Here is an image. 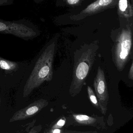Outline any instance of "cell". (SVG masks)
I'll list each match as a JSON object with an SVG mask.
<instances>
[{"label":"cell","mask_w":133,"mask_h":133,"mask_svg":"<svg viewBox=\"0 0 133 133\" xmlns=\"http://www.w3.org/2000/svg\"><path fill=\"white\" fill-rule=\"evenodd\" d=\"M96 1H97V0H96Z\"/></svg>","instance_id":"18"},{"label":"cell","mask_w":133,"mask_h":133,"mask_svg":"<svg viewBox=\"0 0 133 133\" xmlns=\"http://www.w3.org/2000/svg\"><path fill=\"white\" fill-rule=\"evenodd\" d=\"M50 132L53 133H60L61 132V130L58 128H55V129H53L52 131Z\"/></svg>","instance_id":"16"},{"label":"cell","mask_w":133,"mask_h":133,"mask_svg":"<svg viewBox=\"0 0 133 133\" xmlns=\"http://www.w3.org/2000/svg\"><path fill=\"white\" fill-rule=\"evenodd\" d=\"M57 41H50L43 49L35 67L28 78L23 90V96L27 97L45 82L53 78V64L56 48Z\"/></svg>","instance_id":"1"},{"label":"cell","mask_w":133,"mask_h":133,"mask_svg":"<svg viewBox=\"0 0 133 133\" xmlns=\"http://www.w3.org/2000/svg\"><path fill=\"white\" fill-rule=\"evenodd\" d=\"M0 33L11 35L27 41L34 39L40 35L35 25L24 19L6 21L0 19Z\"/></svg>","instance_id":"3"},{"label":"cell","mask_w":133,"mask_h":133,"mask_svg":"<svg viewBox=\"0 0 133 133\" xmlns=\"http://www.w3.org/2000/svg\"><path fill=\"white\" fill-rule=\"evenodd\" d=\"M73 117L75 121L80 124L92 125L96 122V119L95 118L87 115L74 114Z\"/></svg>","instance_id":"10"},{"label":"cell","mask_w":133,"mask_h":133,"mask_svg":"<svg viewBox=\"0 0 133 133\" xmlns=\"http://www.w3.org/2000/svg\"><path fill=\"white\" fill-rule=\"evenodd\" d=\"M49 104L47 100L40 99L33 102L26 107L16 112L10 119V122L24 120L31 118L39 112Z\"/></svg>","instance_id":"6"},{"label":"cell","mask_w":133,"mask_h":133,"mask_svg":"<svg viewBox=\"0 0 133 133\" xmlns=\"http://www.w3.org/2000/svg\"><path fill=\"white\" fill-rule=\"evenodd\" d=\"M83 0H65L68 5L71 6H77L81 3Z\"/></svg>","instance_id":"12"},{"label":"cell","mask_w":133,"mask_h":133,"mask_svg":"<svg viewBox=\"0 0 133 133\" xmlns=\"http://www.w3.org/2000/svg\"><path fill=\"white\" fill-rule=\"evenodd\" d=\"M132 31L130 27L123 29L118 36L114 46L113 59L119 71H122L128 62L132 45Z\"/></svg>","instance_id":"4"},{"label":"cell","mask_w":133,"mask_h":133,"mask_svg":"<svg viewBox=\"0 0 133 133\" xmlns=\"http://www.w3.org/2000/svg\"><path fill=\"white\" fill-rule=\"evenodd\" d=\"M97 45L84 46L75 54L73 78L69 89L72 97L81 92L95 60Z\"/></svg>","instance_id":"2"},{"label":"cell","mask_w":133,"mask_h":133,"mask_svg":"<svg viewBox=\"0 0 133 133\" xmlns=\"http://www.w3.org/2000/svg\"><path fill=\"white\" fill-rule=\"evenodd\" d=\"M118 3V0H97L88 6L78 14L72 16L71 19L74 20H81L87 16L114 7L117 5Z\"/></svg>","instance_id":"7"},{"label":"cell","mask_w":133,"mask_h":133,"mask_svg":"<svg viewBox=\"0 0 133 133\" xmlns=\"http://www.w3.org/2000/svg\"><path fill=\"white\" fill-rule=\"evenodd\" d=\"M87 90L89 97L91 102L95 107L100 110V107L98 101L92 89L90 86H88Z\"/></svg>","instance_id":"11"},{"label":"cell","mask_w":133,"mask_h":133,"mask_svg":"<svg viewBox=\"0 0 133 133\" xmlns=\"http://www.w3.org/2000/svg\"><path fill=\"white\" fill-rule=\"evenodd\" d=\"M118 10L119 15L121 17L129 18L133 15V7L130 0H118Z\"/></svg>","instance_id":"8"},{"label":"cell","mask_w":133,"mask_h":133,"mask_svg":"<svg viewBox=\"0 0 133 133\" xmlns=\"http://www.w3.org/2000/svg\"><path fill=\"white\" fill-rule=\"evenodd\" d=\"M93 85L98 98L100 111L102 114L105 115L107 111V106L109 102V92L105 73L100 66L98 67Z\"/></svg>","instance_id":"5"},{"label":"cell","mask_w":133,"mask_h":133,"mask_svg":"<svg viewBox=\"0 0 133 133\" xmlns=\"http://www.w3.org/2000/svg\"><path fill=\"white\" fill-rule=\"evenodd\" d=\"M19 65L16 62L10 61L0 56V69L6 74L15 72L18 70Z\"/></svg>","instance_id":"9"},{"label":"cell","mask_w":133,"mask_h":133,"mask_svg":"<svg viewBox=\"0 0 133 133\" xmlns=\"http://www.w3.org/2000/svg\"><path fill=\"white\" fill-rule=\"evenodd\" d=\"M33 1L36 3H39L41 2H42L43 0H33Z\"/></svg>","instance_id":"17"},{"label":"cell","mask_w":133,"mask_h":133,"mask_svg":"<svg viewBox=\"0 0 133 133\" xmlns=\"http://www.w3.org/2000/svg\"><path fill=\"white\" fill-rule=\"evenodd\" d=\"M65 120L64 119H60L56 124L53 126L52 128L55 129V128H59L62 127L65 124Z\"/></svg>","instance_id":"14"},{"label":"cell","mask_w":133,"mask_h":133,"mask_svg":"<svg viewBox=\"0 0 133 133\" xmlns=\"http://www.w3.org/2000/svg\"><path fill=\"white\" fill-rule=\"evenodd\" d=\"M14 2V0H0V7L12 5Z\"/></svg>","instance_id":"13"},{"label":"cell","mask_w":133,"mask_h":133,"mask_svg":"<svg viewBox=\"0 0 133 133\" xmlns=\"http://www.w3.org/2000/svg\"><path fill=\"white\" fill-rule=\"evenodd\" d=\"M128 77L131 80H133V62L131 63V66L130 68V71H129V75H128Z\"/></svg>","instance_id":"15"}]
</instances>
